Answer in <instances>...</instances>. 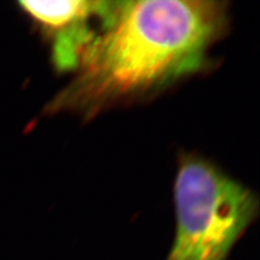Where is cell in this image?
Listing matches in <instances>:
<instances>
[{"label":"cell","mask_w":260,"mask_h":260,"mask_svg":"<svg viewBox=\"0 0 260 260\" xmlns=\"http://www.w3.org/2000/svg\"><path fill=\"white\" fill-rule=\"evenodd\" d=\"M228 26L225 2H117L113 19L86 49L74 77L46 112L88 119L164 90L208 68L211 48Z\"/></svg>","instance_id":"cell-1"},{"label":"cell","mask_w":260,"mask_h":260,"mask_svg":"<svg viewBox=\"0 0 260 260\" xmlns=\"http://www.w3.org/2000/svg\"><path fill=\"white\" fill-rule=\"evenodd\" d=\"M176 232L166 260H228L259 213L256 194L205 158L183 155L175 182Z\"/></svg>","instance_id":"cell-2"},{"label":"cell","mask_w":260,"mask_h":260,"mask_svg":"<svg viewBox=\"0 0 260 260\" xmlns=\"http://www.w3.org/2000/svg\"><path fill=\"white\" fill-rule=\"evenodd\" d=\"M19 6L50 43L54 69L74 73L86 49L113 19L117 2H20Z\"/></svg>","instance_id":"cell-3"}]
</instances>
